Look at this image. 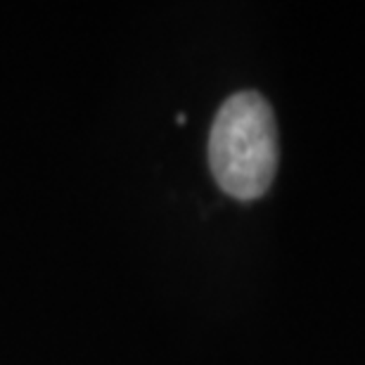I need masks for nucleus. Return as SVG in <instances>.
I'll return each mask as SVG.
<instances>
[{"instance_id": "nucleus-1", "label": "nucleus", "mask_w": 365, "mask_h": 365, "mask_svg": "<svg viewBox=\"0 0 365 365\" xmlns=\"http://www.w3.org/2000/svg\"><path fill=\"white\" fill-rule=\"evenodd\" d=\"M209 164L223 192L257 200L277 171V126L259 93H237L218 109L209 135Z\"/></svg>"}]
</instances>
